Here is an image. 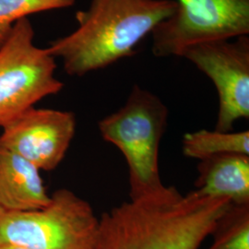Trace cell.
<instances>
[{"mask_svg":"<svg viewBox=\"0 0 249 249\" xmlns=\"http://www.w3.org/2000/svg\"><path fill=\"white\" fill-rule=\"evenodd\" d=\"M231 203L166 187L103 213L92 249H198Z\"/></svg>","mask_w":249,"mask_h":249,"instance_id":"cell-1","label":"cell"},{"mask_svg":"<svg viewBox=\"0 0 249 249\" xmlns=\"http://www.w3.org/2000/svg\"><path fill=\"white\" fill-rule=\"evenodd\" d=\"M177 9L176 0H91L79 27L47 48L71 76H84L135 53V47Z\"/></svg>","mask_w":249,"mask_h":249,"instance_id":"cell-2","label":"cell"},{"mask_svg":"<svg viewBox=\"0 0 249 249\" xmlns=\"http://www.w3.org/2000/svg\"><path fill=\"white\" fill-rule=\"evenodd\" d=\"M168 108L157 95L134 85L124 106L98 123L103 139L115 145L128 166L130 199L165 188L160 180L159 150Z\"/></svg>","mask_w":249,"mask_h":249,"instance_id":"cell-3","label":"cell"},{"mask_svg":"<svg viewBox=\"0 0 249 249\" xmlns=\"http://www.w3.org/2000/svg\"><path fill=\"white\" fill-rule=\"evenodd\" d=\"M39 210L0 209V247L26 249H92L99 218L88 201L61 188Z\"/></svg>","mask_w":249,"mask_h":249,"instance_id":"cell-4","label":"cell"},{"mask_svg":"<svg viewBox=\"0 0 249 249\" xmlns=\"http://www.w3.org/2000/svg\"><path fill=\"white\" fill-rule=\"evenodd\" d=\"M34 37L32 23L21 18L0 46V127L64 87L54 76L55 57Z\"/></svg>","mask_w":249,"mask_h":249,"instance_id":"cell-5","label":"cell"},{"mask_svg":"<svg viewBox=\"0 0 249 249\" xmlns=\"http://www.w3.org/2000/svg\"><path fill=\"white\" fill-rule=\"evenodd\" d=\"M176 1V11L151 33L155 56H180L191 45L249 35V0Z\"/></svg>","mask_w":249,"mask_h":249,"instance_id":"cell-6","label":"cell"},{"mask_svg":"<svg viewBox=\"0 0 249 249\" xmlns=\"http://www.w3.org/2000/svg\"><path fill=\"white\" fill-rule=\"evenodd\" d=\"M207 75L219 95L215 130L230 132L234 123L249 117V36L220 40L186 48L180 55Z\"/></svg>","mask_w":249,"mask_h":249,"instance_id":"cell-7","label":"cell"},{"mask_svg":"<svg viewBox=\"0 0 249 249\" xmlns=\"http://www.w3.org/2000/svg\"><path fill=\"white\" fill-rule=\"evenodd\" d=\"M0 145L50 172L65 158L76 132L72 112L32 107L2 127Z\"/></svg>","mask_w":249,"mask_h":249,"instance_id":"cell-8","label":"cell"},{"mask_svg":"<svg viewBox=\"0 0 249 249\" xmlns=\"http://www.w3.org/2000/svg\"><path fill=\"white\" fill-rule=\"evenodd\" d=\"M50 199L40 170L0 145V209L39 210L49 204Z\"/></svg>","mask_w":249,"mask_h":249,"instance_id":"cell-9","label":"cell"},{"mask_svg":"<svg viewBox=\"0 0 249 249\" xmlns=\"http://www.w3.org/2000/svg\"><path fill=\"white\" fill-rule=\"evenodd\" d=\"M195 186L200 195L249 204V155L223 154L200 160Z\"/></svg>","mask_w":249,"mask_h":249,"instance_id":"cell-10","label":"cell"},{"mask_svg":"<svg viewBox=\"0 0 249 249\" xmlns=\"http://www.w3.org/2000/svg\"><path fill=\"white\" fill-rule=\"evenodd\" d=\"M183 153L186 157L200 160L231 153L249 155V131L220 132L202 129L186 133L183 138Z\"/></svg>","mask_w":249,"mask_h":249,"instance_id":"cell-11","label":"cell"},{"mask_svg":"<svg viewBox=\"0 0 249 249\" xmlns=\"http://www.w3.org/2000/svg\"><path fill=\"white\" fill-rule=\"evenodd\" d=\"M209 249H249V204L231 203L214 227Z\"/></svg>","mask_w":249,"mask_h":249,"instance_id":"cell-12","label":"cell"},{"mask_svg":"<svg viewBox=\"0 0 249 249\" xmlns=\"http://www.w3.org/2000/svg\"><path fill=\"white\" fill-rule=\"evenodd\" d=\"M75 0H0V39L5 40L12 26L29 15L52 9H67Z\"/></svg>","mask_w":249,"mask_h":249,"instance_id":"cell-13","label":"cell"},{"mask_svg":"<svg viewBox=\"0 0 249 249\" xmlns=\"http://www.w3.org/2000/svg\"><path fill=\"white\" fill-rule=\"evenodd\" d=\"M0 249H26L18 247H12V246H6V247H0Z\"/></svg>","mask_w":249,"mask_h":249,"instance_id":"cell-14","label":"cell"},{"mask_svg":"<svg viewBox=\"0 0 249 249\" xmlns=\"http://www.w3.org/2000/svg\"><path fill=\"white\" fill-rule=\"evenodd\" d=\"M4 41H5V40H1V39H0V46L4 43Z\"/></svg>","mask_w":249,"mask_h":249,"instance_id":"cell-15","label":"cell"}]
</instances>
